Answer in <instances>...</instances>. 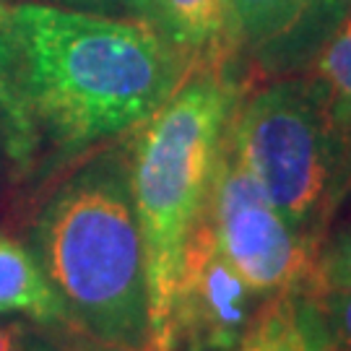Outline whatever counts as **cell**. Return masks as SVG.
Here are the masks:
<instances>
[{
	"mask_svg": "<svg viewBox=\"0 0 351 351\" xmlns=\"http://www.w3.org/2000/svg\"><path fill=\"white\" fill-rule=\"evenodd\" d=\"M8 45L24 117L68 146L146 123L182 81L177 50L149 21L21 3L8 8Z\"/></svg>",
	"mask_w": 351,
	"mask_h": 351,
	"instance_id": "1",
	"label": "cell"
},
{
	"mask_svg": "<svg viewBox=\"0 0 351 351\" xmlns=\"http://www.w3.org/2000/svg\"><path fill=\"white\" fill-rule=\"evenodd\" d=\"M232 112L234 91L206 65L195 78L180 81L136 141L128 177L146 263V351H169V313L182 255L208 201Z\"/></svg>",
	"mask_w": 351,
	"mask_h": 351,
	"instance_id": "2",
	"label": "cell"
},
{
	"mask_svg": "<svg viewBox=\"0 0 351 351\" xmlns=\"http://www.w3.org/2000/svg\"><path fill=\"white\" fill-rule=\"evenodd\" d=\"M37 239L65 307L107 346L146 351V263L130 177L117 167L78 175L47 203Z\"/></svg>",
	"mask_w": 351,
	"mask_h": 351,
	"instance_id": "3",
	"label": "cell"
},
{
	"mask_svg": "<svg viewBox=\"0 0 351 351\" xmlns=\"http://www.w3.org/2000/svg\"><path fill=\"white\" fill-rule=\"evenodd\" d=\"M229 143L268 201L315 239L339 180V128L313 84L281 81L252 94L229 117Z\"/></svg>",
	"mask_w": 351,
	"mask_h": 351,
	"instance_id": "4",
	"label": "cell"
},
{
	"mask_svg": "<svg viewBox=\"0 0 351 351\" xmlns=\"http://www.w3.org/2000/svg\"><path fill=\"white\" fill-rule=\"evenodd\" d=\"M206 216L229 265L258 297L302 291L315 278V239L297 232L268 201L237 159L226 133L208 188Z\"/></svg>",
	"mask_w": 351,
	"mask_h": 351,
	"instance_id": "5",
	"label": "cell"
},
{
	"mask_svg": "<svg viewBox=\"0 0 351 351\" xmlns=\"http://www.w3.org/2000/svg\"><path fill=\"white\" fill-rule=\"evenodd\" d=\"M258 294L237 276L203 208L185 245L169 313V351H239Z\"/></svg>",
	"mask_w": 351,
	"mask_h": 351,
	"instance_id": "6",
	"label": "cell"
},
{
	"mask_svg": "<svg viewBox=\"0 0 351 351\" xmlns=\"http://www.w3.org/2000/svg\"><path fill=\"white\" fill-rule=\"evenodd\" d=\"M239 351H333L317 300L304 291L268 297Z\"/></svg>",
	"mask_w": 351,
	"mask_h": 351,
	"instance_id": "7",
	"label": "cell"
},
{
	"mask_svg": "<svg viewBox=\"0 0 351 351\" xmlns=\"http://www.w3.org/2000/svg\"><path fill=\"white\" fill-rule=\"evenodd\" d=\"M151 26L177 52L211 60L232 39L226 0H156Z\"/></svg>",
	"mask_w": 351,
	"mask_h": 351,
	"instance_id": "8",
	"label": "cell"
},
{
	"mask_svg": "<svg viewBox=\"0 0 351 351\" xmlns=\"http://www.w3.org/2000/svg\"><path fill=\"white\" fill-rule=\"evenodd\" d=\"M0 313H24L37 320H63L68 315L37 261L5 237H0Z\"/></svg>",
	"mask_w": 351,
	"mask_h": 351,
	"instance_id": "9",
	"label": "cell"
},
{
	"mask_svg": "<svg viewBox=\"0 0 351 351\" xmlns=\"http://www.w3.org/2000/svg\"><path fill=\"white\" fill-rule=\"evenodd\" d=\"M232 39L250 47H265L287 37L310 13L333 0H226Z\"/></svg>",
	"mask_w": 351,
	"mask_h": 351,
	"instance_id": "10",
	"label": "cell"
},
{
	"mask_svg": "<svg viewBox=\"0 0 351 351\" xmlns=\"http://www.w3.org/2000/svg\"><path fill=\"white\" fill-rule=\"evenodd\" d=\"M313 86L330 123L343 136L351 133V13L336 26L317 55Z\"/></svg>",
	"mask_w": 351,
	"mask_h": 351,
	"instance_id": "11",
	"label": "cell"
},
{
	"mask_svg": "<svg viewBox=\"0 0 351 351\" xmlns=\"http://www.w3.org/2000/svg\"><path fill=\"white\" fill-rule=\"evenodd\" d=\"M313 281L320 287V291L351 289V232L336 239V245L317 258Z\"/></svg>",
	"mask_w": 351,
	"mask_h": 351,
	"instance_id": "12",
	"label": "cell"
},
{
	"mask_svg": "<svg viewBox=\"0 0 351 351\" xmlns=\"http://www.w3.org/2000/svg\"><path fill=\"white\" fill-rule=\"evenodd\" d=\"M317 304L333 351H351V289L323 291Z\"/></svg>",
	"mask_w": 351,
	"mask_h": 351,
	"instance_id": "13",
	"label": "cell"
},
{
	"mask_svg": "<svg viewBox=\"0 0 351 351\" xmlns=\"http://www.w3.org/2000/svg\"><path fill=\"white\" fill-rule=\"evenodd\" d=\"M0 104L8 114V123L16 128V133H21L26 128V117L19 107L16 91H13L11 78V45H8V8L0 0Z\"/></svg>",
	"mask_w": 351,
	"mask_h": 351,
	"instance_id": "14",
	"label": "cell"
},
{
	"mask_svg": "<svg viewBox=\"0 0 351 351\" xmlns=\"http://www.w3.org/2000/svg\"><path fill=\"white\" fill-rule=\"evenodd\" d=\"M16 341H19V328H0V351H16Z\"/></svg>",
	"mask_w": 351,
	"mask_h": 351,
	"instance_id": "15",
	"label": "cell"
},
{
	"mask_svg": "<svg viewBox=\"0 0 351 351\" xmlns=\"http://www.w3.org/2000/svg\"><path fill=\"white\" fill-rule=\"evenodd\" d=\"M128 5L133 8V11H138L146 21L151 24V19H154V11H156V0H125Z\"/></svg>",
	"mask_w": 351,
	"mask_h": 351,
	"instance_id": "16",
	"label": "cell"
},
{
	"mask_svg": "<svg viewBox=\"0 0 351 351\" xmlns=\"http://www.w3.org/2000/svg\"><path fill=\"white\" fill-rule=\"evenodd\" d=\"M68 3H75V5H110L114 0H68Z\"/></svg>",
	"mask_w": 351,
	"mask_h": 351,
	"instance_id": "17",
	"label": "cell"
}]
</instances>
